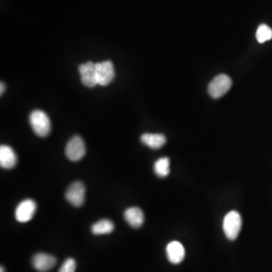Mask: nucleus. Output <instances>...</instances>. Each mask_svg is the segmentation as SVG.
I'll return each instance as SVG.
<instances>
[{
    "instance_id": "nucleus-5",
    "label": "nucleus",
    "mask_w": 272,
    "mask_h": 272,
    "mask_svg": "<svg viewBox=\"0 0 272 272\" xmlns=\"http://www.w3.org/2000/svg\"><path fill=\"white\" fill-rule=\"evenodd\" d=\"M87 149L85 143L81 137L76 136L71 138L67 144L65 154L71 161H78L85 156Z\"/></svg>"
},
{
    "instance_id": "nucleus-10",
    "label": "nucleus",
    "mask_w": 272,
    "mask_h": 272,
    "mask_svg": "<svg viewBox=\"0 0 272 272\" xmlns=\"http://www.w3.org/2000/svg\"><path fill=\"white\" fill-rule=\"evenodd\" d=\"M166 256L169 261L173 264H179L184 260L185 250L179 241H172L167 245Z\"/></svg>"
},
{
    "instance_id": "nucleus-3",
    "label": "nucleus",
    "mask_w": 272,
    "mask_h": 272,
    "mask_svg": "<svg viewBox=\"0 0 272 272\" xmlns=\"http://www.w3.org/2000/svg\"><path fill=\"white\" fill-rule=\"evenodd\" d=\"M232 86L230 76L226 74H219L216 76L210 83L208 92L212 98H219L226 94Z\"/></svg>"
},
{
    "instance_id": "nucleus-12",
    "label": "nucleus",
    "mask_w": 272,
    "mask_h": 272,
    "mask_svg": "<svg viewBox=\"0 0 272 272\" xmlns=\"http://www.w3.org/2000/svg\"><path fill=\"white\" fill-rule=\"evenodd\" d=\"M124 219L130 226L138 228L144 223V213L139 208L130 207L124 213Z\"/></svg>"
},
{
    "instance_id": "nucleus-1",
    "label": "nucleus",
    "mask_w": 272,
    "mask_h": 272,
    "mask_svg": "<svg viewBox=\"0 0 272 272\" xmlns=\"http://www.w3.org/2000/svg\"><path fill=\"white\" fill-rule=\"evenodd\" d=\"M29 121L33 132L37 136L46 137L51 132V121L44 111L36 110L30 114Z\"/></svg>"
},
{
    "instance_id": "nucleus-8",
    "label": "nucleus",
    "mask_w": 272,
    "mask_h": 272,
    "mask_svg": "<svg viewBox=\"0 0 272 272\" xmlns=\"http://www.w3.org/2000/svg\"><path fill=\"white\" fill-rule=\"evenodd\" d=\"M56 258L44 253H39L33 256L32 264L33 268L38 271L46 272L50 271L56 265Z\"/></svg>"
},
{
    "instance_id": "nucleus-6",
    "label": "nucleus",
    "mask_w": 272,
    "mask_h": 272,
    "mask_svg": "<svg viewBox=\"0 0 272 272\" xmlns=\"http://www.w3.org/2000/svg\"><path fill=\"white\" fill-rule=\"evenodd\" d=\"M86 187L81 181H74L68 187L65 197L67 200L75 207H79L85 201Z\"/></svg>"
},
{
    "instance_id": "nucleus-17",
    "label": "nucleus",
    "mask_w": 272,
    "mask_h": 272,
    "mask_svg": "<svg viewBox=\"0 0 272 272\" xmlns=\"http://www.w3.org/2000/svg\"><path fill=\"white\" fill-rule=\"evenodd\" d=\"M76 264L72 258L67 259L60 265L58 272H75Z\"/></svg>"
},
{
    "instance_id": "nucleus-14",
    "label": "nucleus",
    "mask_w": 272,
    "mask_h": 272,
    "mask_svg": "<svg viewBox=\"0 0 272 272\" xmlns=\"http://www.w3.org/2000/svg\"><path fill=\"white\" fill-rule=\"evenodd\" d=\"M114 225L109 219H101L95 222L91 227L92 233L95 235H108L114 231Z\"/></svg>"
},
{
    "instance_id": "nucleus-7",
    "label": "nucleus",
    "mask_w": 272,
    "mask_h": 272,
    "mask_svg": "<svg viewBox=\"0 0 272 272\" xmlns=\"http://www.w3.org/2000/svg\"><path fill=\"white\" fill-rule=\"evenodd\" d=\"M36 211V203L31 199L20 202L15 210V219L17 222L25 223L31 220Z\"/></svg>"
},
{
    "instance_id": "nucleus-19",
    "label": "nucleus",
    "mask_w": 272,
    "mask_h": 272,
    "mask_svg": "<svg viewBox=\"0 0 272 272\" xmlns=\"http://www.w3.org/2000/svg\"><path fill=\"white\" fill-rule=\"evenodd\" d=\"M0 272H5L4 268L3 266H1V268H0Z\"/></svg>"
},
{
    "instance_id": "nucleus-18",
    "label": "nucleus",
    "mask_w": 272,
    "mask_h": 272,
    "mask_svg": "<svg viewBox=\"0 0 272 272\" xmlns=\"http://www.w3.org/2000/svg\"><path fill=\"white\" fill-rule=\"evenodd\" d=\"M1 91H0V92H1V95L3 93V92H4L5 91V85H4V83H3V82H1Z\"/></svg>"
},
{
    "instance_id": "nucleus-4",
    "label": "nucleus",
    "mask_w": 272,
    "mask_h": 272,
    "mask_svg": "<svg viewBox=\"0 0 272 272\" xmlns=\"http://www.w3.org/2000/svg\"><path fill=\"white\" fill-rule=\"evenodd\" d=\"M95 68L98 85L106 87L114 80L115 71L111 60L95 64Z\"/></svg>"
},
{
    "instance_id": "nucleus-2",
    "label": "nucleus",
    "mask_w": 272,
    "mask_h": 272,
    "mask_svg": "<svg viewBox=\"0 0 272 272\" xmlns=\"http://www.w3.org/2000/svg\"><path fill=\"white\" fill-rule=\"evenodd\" d=\"M242 219L237 211H231L225 216L223 221V230L225 236L230 241H235L241 232Z\"/></svg>"
},
{
    "instance_id": "nucleus-9",
    "label": "nucleus",
    "mask_w": 272,
    "mask_h": 272,
    "mask_svg": "<svg viewBox=\"0 0 272 272\" xmlns=\"http://www.w3.org/2000/svg\"><path fill=\"white\" fill-rule=\"evenodd\" d=\"M79 72L81 75V81L84 86L92 88L98 85L95 75V64L89 61L81 65L79 67Z\"/></svg>"
},
{
    "instance_id": "nucleus-16",
    "label": "nucleus",
    "mask_w": 272,
    "mask_h": 272,
    "mask_svg": "<svg viewBox=\"0 0 272 272\" xmlns=\"http://www.w3.org/2000/svg\"><path fill=\"white\" fill-rule=\"evenodd\" d=\"M257 39L259 44H264L272 38V30L266 25H261L257 31Z\"/></svg>"
},
{
    "instance_id": "nucleus-13",
    "label": "nucleus",
    "mask_w": 272,
    "mask_h": 272,
    "mask_svg": "<svg viewBox=\"0 0 272 272\" xmlns=\"http://www.w3.org/2000/svg\"><path fill=\"white\" fill-rule=\"evenodd\" d=\"M141 141L151 149H159L166 144V138L163 134L144 133L141 137Z\"/></svg>"
},
{
    "instance_id": "nucleus-11",
    "label": "nucleus",
    "mask_w": 272,
    "mask_h": 272,
    "mask_svg": "<svg viewBox=\"0 0 272 272\" xmlns=\"http://www.w3.org/2000/svg\"><path fill=\"white\" fill-rule=\"evenodd\" d=\"M17 155L12 148L8 145L0 147V166L6 170H11L16 166Z\"/></svg>"
},
{
    "instance_id": "nucleus-15",
    "label": "nucleus",
    "mask_w": 272,
    "mask_h": 272,
    "mask_svg": "<svg viewBox=\"0 0 272 272\" xmlns=\"http://www.w3.org/2000/svg\"><path fill=\"white\" fill-rule=\"evenodd\" d=\"M170 159L168 157H161L154 163V173L159 177H166L170 173Z\"/></svg>"
}]
</instances>
